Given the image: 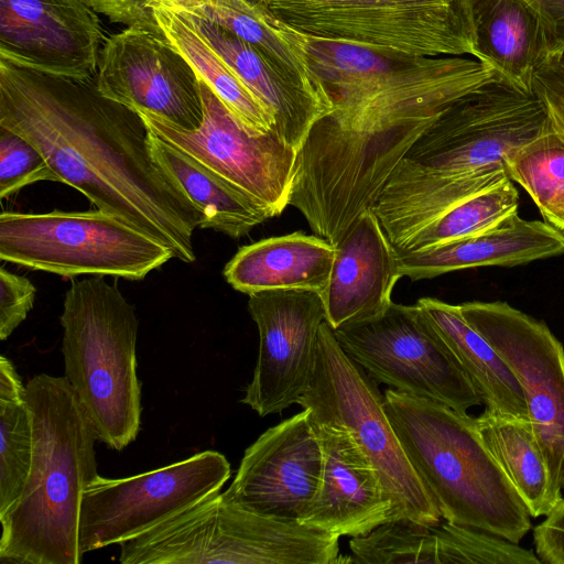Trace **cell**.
<instances>
[{"label": "cell", "instance_id": "obj_14", "mask_svg": "<svg viewBox=\"0 0 564 564\" xmlns=\"http://www.w3.org/2000/svg\"><path fill=\"white\" fill-rule=\"evenodd\" d=\"M259 351L243 404L261 417L280 414L307 390L316 362L318 333L326 321L322 295L307 290L249 294Z\"/></svg>", "mask_w": 564, "mask_h": 564}, {"label": "cell", "instance_id": "obj_4", "mask_svg": "<svg viewBox=\"0 0 564 564\" xmlns=\"http://www.w3.org/2000/svg\"><path fill=\"white\" fill-rule=\"evenodd\" d=\"M383 394L388 419L442 519L520 543L531 516L476 419L390 388Z\"/></svg>", "mask_w": 564, "mask_h": 564}, {"label": "cell", "instance_id": "obj_1", "mask_svg": "<svg viewBox=\"0 0 564 564\" xmlns=\"http://www.w3.org/2000/svg\"><path fill=\"white\" fill-rule=\"evenodd\" d=\"M262 18L332 104L297 152L290 205L334 246L373 206L424 131L462 96L498 78L478 59L316 37L265 11Z\"/></svg>", "mask_w": 564, "mask_h": 564}, {"label": "cell", "instance_id": "obj_13", "mask_svg": "<svg viewBox=\"0 0 564 564\" xmlns=\"http://www.w3.org/2000/svg\"><path fill=\"white\" fill-rule=\"evenodd\" d=\"M459 308L514 372L551 475L564 489L563 345L544 323L506 302H466Z\"/></svg>", "mask_w": 564, "mask_h": 564}, {"label": "cell", "instance_id": "obj_37", "mask_svg": "<svg viewBox=\"0 0 564 564\" xmlns=\"http://www.w3.org/2000/svg\"><path fill=\"white\" fill-rule=\"evenodd\" d=\"M533 543L541 564H564V498L534 527Z\"/></svg>", "mask_w": 564, "mask_h": 564}, {"label": "cell", "instance_id": "obj_21", "mask_svg": "<svg viewBox=\"0 0 564 564\" xmlns=\"http://www.w3.org/2000/svg\"><path fill=\"white\" fill-rule=\"evenodd\" d=\"M336 248L301 231L241 247L225 265L224 276L237 291L307 290L322 294L329 281Z\"/></svg>", "mask_w": 564, "mask_h": 564}, {"label": "cell", "instance_id": "obj_2", "mask_svg": "<svg viewBox=\"0 0 564 564\" xmlns=\"http://www.w3.org/2000/svg\"><path fill=\"white\" fill-rule=\"evenodd\" d=\"M0 127L36 148L67 184L97 209L196 260L202 215L151 152L140 115L99 90L96 75L47 72L0 56Z\"/></svg>", "mask_w": 564, "mask_h": 564}, {"label": "cell", "instance_id": "obj_36", "mask_svg": "<svg viewBox=\"0 0 564 564\" xmlns=\"http://www.w3.org/2000/svg\"><path fill=\"white\" fill-rule=\"evenodd\" d=\"M533 91L544 104L552 129L564 140V54L536 73Z\"/></svg>", "mask_w": 564, "mask_h": 564}, {"label": "cell", "instance_id": "obj_6", "mask_svg": "<svg viewBox=\"0 0 564 564\" xmlns=\"http://www.w3.org/2000/svg\"><path fill=\"white\" fill-rule=\"evenodd\" d=\"M378 383L338 344L325 321L314 373L296 404L315 424L344 429L376 469L392 503V518L436 525L440 511L409 462L384 411Z\"/></svg>", "mask_w": 564, "mask_h": 564}, {"label": "cell", "instance_id": "obj_7", "mask_svg": "<svg viewBox=\"0 0 564 564\" xmlns=\"http://www.w3.org/2000/svg\"><path fill=\"white\" fill-rule=\"evenodd\" d=\"M172 258L166 245L99 209L0 215V259L32 270L142 280Z\"/></svg>", "mask_w": 564, "mask_h": 564}, {"label": "cell", "instance_id": "obj_9", "mask_svg": "<svg viewBox=\"0 0 564 564\" xmlns=\"http://www.w3.org/2000/svg\"><path fill=\"white\" fill-rule=\"evenodd\" d=\"M534 91L495 78L452 104L417 139L390 177L455 175L505 162L551 130Z\"/></svg>", "mask_w": 564, "mask_h": 564}, {"label": "cell", "instance_id": "obj_30", "mask_svg": "<svg viewBox=\"0 0 564 564\" xmlns=\"http://www.w3.org/2000/svg\"><path fill=\"white\" fill-rule=\"evenodd\" d=\"M505 166L509 178L531 196L545 223L564 234V140L551 129L517 150Z\"/></svg>", "mask_w": 564, "mask_h": 564}, {"label": "cell", "instance_id": "obj_10", "mask_svg": "<svg viewBox=\"0 0 564 564\" xmlns=\"http://www.w3.org/2000/svg\"><path fill=\"white\" fill-rule=\"evenodd\" d=\"M344 351L378 383L467 413L481 404L454 354L416 303L333 329Z\"/></svg>", "mask_w": 564, "mask_h": 564}, {"label": "cell", "instance_id": "obj_38", "mask_svg": "<svg viewBox=\"0 0 564 564\" xmlns=\"http://www.w3.org/2000/svg\"><path fill=\"white\" fill-rule=\"evenodd\" d=\"M538 13L550 56V63L564 54V0H525Z\"/></svg>", "mask_w": 564, "mask_h": 564}, {"label": "cell", "instance_id": "obj_27", "mask_svg": "<svg viewBox=\"0 0 564 564\" xmlns=\"http://www.w3.org/2000/svg\"><path fill=\"white\" fill-rule=\"evenodd\" d=\"M475 419L484 442L531 518L547 516L563 498L562 488L551 475L530 421L486 408Z\"/></svg>", "mask_w": 564, "mask_h": 564}, {"label": "cell", "instance_id": "obj_24", "mask_svg": "<svg viewBox=\"0 0 564 564\" xmlns=\"http://www.w3.org/2000/svg\"><path fill=\"white\" fill-rule=\"evenodd\" d=\"M152 156L202 215L199 228L241 238L267 219L272 209L150 131Z\"/></svg>", "mask_w": 564, "mask_h": 564}, {"label": "cell", "instance_id": "obj_3", "mask_svg": "<svg viewBox=\"0 0 564 564\" xmlns=\"http://www.w3.org/2000/svg\"><path fill=\"white\" fill-rule=\"evenodd\" d=\"M25 397L33 457L20 499L0 517V562L79 564L80 505L86 486L99 475L98 438L65 376H34Z\"/></svg>", "mask_w": 564, "mask_h": 564}, {"label": "cell", "instance_id": "obj_31", "mask_svg": "<svg viewBox=\"0 0 564 564\" xmlns=\"http://www.w3.org/2000/svg\"><path fill=\"white\" fill-rule=\"evenodd\" d=\"M518 206L519 193L512 181L507 180L454 206L399 251H416L478 234L518 213Z\"/></svg>", "mask_w": 564, "mask_h": 564}, {"label": "cell", "instance_id": "obj_35", "mask_svg": "<svg viewBox=\"0 0 564 564\" xmlns=\"http://www.w3.org/2000/svg\"><path fill=\"white\" fill-rule=\"evenodd\" d=\"M36 288L25 276L0 269V339L6 340L33 308Z\"/></svg>", "mask_w": 564, "mask_h": 564}, {"label": "cell", "instance_id": "obj_23", "mask_svg": "<svg viewBox=\"0 0 564 564\" xmlns=\"http://www.w3.org/2000/svg\"><path fill=\"white\" fill-rule=\"evenodd\" d=\"M188 15L273 117L278 135L299 152L313 126L332 108L285 80L250 44L237 35L215 23Z\"/></svg>", "mask_w": 564, "mask_h": 564}, {"label": "cell", "instance_id": "obj_34", "mask_svg": "<svg viewBox=\"0 0 564 564\" xmlns=\"http://www.w3.org/2000/svg\"><path fill=\"white\" fill-rule=\"evenodd\" d=\"M40 181L59 182L40 151L18 133L0 127V197Z\"/></svg>", "mask_w": 564, "mask_h": 564}, {"label": "cell", "instance_id": "obj_11", "mask_svg": "<svg viewBox=\"0 0 564 564\" xmlns=\"http://www.w3.org/2000/svg\"><path fill=\"white\" fill-rule=\"evenodd\" d=\"M231 475L217 451L126 478L97 475L85 488L78 541L83 554L120 544L218 492Z\"/></svg>", "mask_w": 564, "mask_h": 564}, {"label": "cell", "instance_id": "obj_25", "mask_svg": "<svg viewBox=\"0 0 564 564\" xmlns=\"http://www.w3.org/2000/svg\"><path fill=\"white\" fill-rule=\"evenodd\" d=\"M449 347L486 409L529 420L522 388L507 361L464 318L459 305L434 297L416 302Z\"/></svg>", "mask_w": 564, "mask_h": 564}, {"label": "cell", "instance_id": "obj_12", "mask_svg": "<svg viewBox=\"0 0 564 564\" xmlns=\"http://www.w3.org/2000/svg\"><path fill=\"white\" fill-rule=\"evenodd\" d=\"M203 121L188 130L147 110H135L148 129L162 141L186 153L279 216L290 198L297 151L274 130H248L199 78Z\"/></svg>", "mask_w": 564, "mask_h": 564}, {"label": "cell", "instance_id": "obj_15", "mask_svg": "<svg viewBox=\"0 0 564 564\" xmlns=\"http://www.w3.org/2000/svg\"><path fill=\"white\" fill-rule=\"evenodd\" d=\"M96 77L104 96L133 110L188 130L203 121L199 77L160 32L134 25L107 37Z\"/></svg>", "mask_w": 564, "mask_h": 564}, {"label": "cell", "instance_id": "obj_20", "mask_svg": "<svg viewBox=\"0 0 564 564\" xmlns=\"http://www.w3.org/2000/svg\"><path fill=\"white\" fill-rule=\"evenodd\" d=\"M400 273L412 281L478 267H514L564 253V234L514 213L478 234L416 251H397Z\"/></svg>", "mask_w": 564, "mask_h": 564}, {"label": "cell", "instance_id": "obj_29", "mask_svg": "<svg viewBox=\"0 0 564 564\" xmlns=\"http://www.w3.org/2000/svg\"><path fill=\"white\" fill-rule=\"evenodd\" d=\"M0 517L20 499L33 457V424L25 386L6 356L0 357Z\"/></svg>", "mask_w": 564, "mask_h": 564}, {"label": "cell", "instance_id": "obj_18", "mask_svg": "<svg viewBox=\"0 0 564 564\" xmlns=\"http://www.w3.org/2000/svg\"><path fill=\"white\" fill-rule=\"evenodd\" d=\"M323 451L317 494L301 521L337 536H361L391 520L392 503L352 437L341 427L315 424Z\"/></svg>", "mask_w": 564, "mask_h": 564}, {"label": "cell", "instance_id": "obj_33", "mask_svg": "<svg viewBox=\"0 0 564 564\" xmlns=\"http://www.w3.org/2000/svg\"><path fill=\"white\" fill-rule=\"evenodd\" d=\"M435 530L438 564H541L532 550L479 529L444 520Z\"/></svg>", "mask_w": 564, "mask_h": 564}, {"label": "cell", "instance_id": "obj_17", "mask_svg": "<svg viewBox=\"0 0 564 564\" xmlns=\"http://www.w3.org/2000/svg\"><path fill=\"white\" fill-rule=\"evenodd\" d=\"M105 41L97 12L82 0H0V56L10 61L93 76Z\"/></svg>", "mask_w": 564, "mask_h": 564}, {"label": "cell", "instance_id": "obj_19", "mask_svg": "<svg viewBox=\"0 0 564 564\" xmlns=\"http://www.w3.org/2000/svg\"><path fill=\"white\" fill-rule=\"evenodd\" d=\"M335 248L330 278L321 294L333 329L386 311L402 278L397 250L372 207L352 223Z\"/></svg>", "mask_w": 564, "mask_h": 564}, {"label": "cell", "instance_id": "obj_32", "mask_svg": "<svg viewBox=\"0 0 564 564\" xmlns=\"http://www.w3.org/2000/svg\"><path fill=\"white\" fill-rule=\"evenodd\" d=\"M350 563L438 564L435 525L409 518L389 520L371 532L351 538Z\"/></svg>", "mask_w": 564, "mask_h": 564}, {"label": "cell", "instance_id": "obj_26", "mask_svg": "<svg viewBox=\"0 0 564 564\" xmlns=\"http://www.w3.org/2000/svg\"><path fill=\"white\" fill-rule=\"evenodd\" d=\"M158 31L193 67L232 115L251 132L274 130V119L218 54L192 18L164 0H150Z\"/></svg>", "mask_w": 564, "mask_h": 564}, {"label": "cell", "instance_id": "obj_8", "mask_svg": "<svg viewBox=\"0 0 564 564\" xmlns=\"http://www.w3.org/2000/svg\"><path fill=\"white\" fill-rule=\"evenodd\" d=\"M297 32L415 56L474 54L469 0H253Z\"/></svg>", "mask_w": 564, "mask_h": 564}, {"label": "cell", "instance_id": "obj_16", "mask_svg": "<svg viewBox=\"0 0 564 564\" xmlns=\"http://www.w3.org/2000/svg\"><path fill=\"white\" fill-rule=\"evenodd\" d=\"M323 451L310 411L263 432L246 451L236 476L223 492L245 510L301 522L317 494Z\"/></svg>", "mask_w": 564, "mask_h": 564}, {"label": "cell", "instance_id": "obj_5", "mask_svg": "<svg viewBox=\"0 0 564 564\" xmlns=\"http://www.w3.org/2000/svg\"><path fill=\"white\" fill-rule=\"evenodd\" d=\"M65 378L90 420L98 441L121 451L141 426V382L134 306L104 275L73 281L63 312Z\"/></svg>", "mask_w": 564, "mask_h": 564}, {"label": "cell", "instance_id": "obj_28", "mask_svg": "<svg viewBox=\"0 0 564 564\" xmlns=\"http://www.w3.org/2000/svg\"><path fill=\"white\" fill-rule=\"evenodd\" d=\"M191 15L215 23L250 44L290 84L332 108L306 65L263 21L253 0H165Z\"/></svg>", "mask_w": 564, "mask_h": 564}, {"label": "cell", "instance_id": "obj_22", "mask_svg": "<svg viewBox=\"0 0 564 564\" xmlns=\"http://www.w3.org/2000/svg\"><path fill=\"white\" fill-rule=\"evenodd\" d=\"M474 54L498 77L533 91L536 73L550 63L538 13L525 0H469Z\"/></svg>", "mask_w": 564, "mask_h": 564}]
</instances>
